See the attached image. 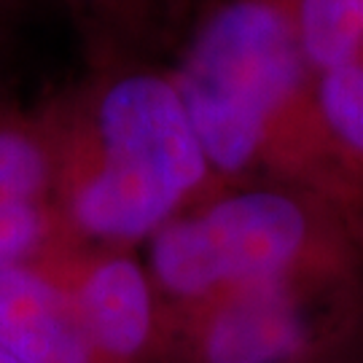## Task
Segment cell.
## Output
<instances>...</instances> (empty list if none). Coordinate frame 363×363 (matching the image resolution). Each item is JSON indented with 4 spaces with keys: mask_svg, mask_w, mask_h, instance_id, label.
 Here are the masks:
<instances>
[{
    "mask_svg": "<svg viewBox=\"0 0 363 363\" xmlns=\"http://www.w3.org/2000/svg\"><path fill=\"white\" fill-rule=\"evenodd\" d=\"M291 0H226L199 25L172 81L210 167L253 164L307 81Z\"/></svg>",
    "mask_w": 363,
    "mask_h": 363,
    "instance_id": "cell-1",
    "label": "cell"
},
{
    "mask_svg": "<svg viewBox=\"0 0 363 363\" xmlns=\"http://www.w3.org/2000/svg\"><path fill=\"white\" fill-rule=\"evenodd\" d=\"M94 164L67 196L70 218L100 240L159 232L208 175V159L172 81L113 78L94 105Z\"/></svg>",
    "mask_w": 363,
    "mask_h": 363,
    "instance_id": "cell-2",
    "label": "cell"
},
{
    "mask_svg": "<svg viewBox=\"0 0 363 363\" xmlns=\"http://www.w3.org/2000/svg\"><path fill=\"white\" fill-rule=\"evenodd\" d=\"M310 237L296 199L259 189L216 202L202 216L167 220L151 242L156 280L178 296H202L223 283L280 277Z\"/></svg>",
    "mask_w": 363,
    "mask_h": 363,
    "instance_id": "cell-3",
    "label": "cell"
},
{
    "mask_svg": "<svg viewBox=\"0 0 363 363\" xmlns=\"http://www.w3.org/2000/svg\"><path fill=\"white\" fill-rule=\"evenodd\" d=\"M0 350L16 363H91L73 298L30 264L0 272Z\"/></svg>",
    "mask_w": 363,
    "mask_h": 363,
    "instance_id": "cell-4",
    "label": "cell"
},
{
    "mask_svg": "<svg viewBox=\"0 0 363 363\" xmlns=\"http://www.w3.org/2000/svg\"><path fill=\"white\" fill-rule=\"evenodd\" d=\"M304 345L296 301L280 277L247 283L213 318L205 334L208 363H283Z\"/></svg>",
    "mask_w": 363,
    "mask_h": 363,
    "instance_id": "cell-5",
    "label": "cell"
},
{
    "mask_svg": "<svg viewBox=\"0 0 363 363\" xmlns=\"http://www.w3.org/2000/svg\"><path fill=\"white\" fill-rule=\"evenodd\" d=\"M91 347L113 358L140 350L151 328V291L143 269L130 259L97 264L73 298Z\"/></svg>",
    "mask_w": 363,
    "mask_h": 363,
    "instance_id": "cell-6",
    "label": "cell"
},
{
    "mask_svg": "<svg viewBox=\"0 0 363 363\" xmlns=\"http://www.w3.org/2000/svg\"><path fill=\"white\" fill-rule=\"evenodd\" d=\"M294 22L310 70L363 65V0H296Z\"/></svg>",
    "mask_w": 363,
    "mask_h": 363,
    "instance_id": "cell-7",
    "label": "cell"
},
{
    "mask_svg": "<svg viewBox=\"0 0 363 363\" xmlns=\"http://www.w3.org/2000/svg\"><path fill=\"white\" fill-rule=\"evenodd\" d=\"M54 154L30 124L0 118V205H46Z\"/></svg>",
    "mask_w": 363,
    "mask_h": 363,
    "instance_id": "cell-8",
    "label": "cell"
},
{
    "mask_svg": "<svg viewBox=\"0 0 363 363\" xmlns=\"http://www.w3.org/2000/svg\"><path fill=\"white\" fill-rule=\"evenodd\" d=\"M318 113L342 148L363 159V65L318 73Z\"/></svg>",
    "mask_w": 363,
    "mask_h": 363,
    "instance_id": "cell-9",
    "label": "cell"
},
{
    "mask_svg": "<svg viewBox=\"0 0 363 363\" xmlns=\"http://www.w3.org/2000/svg\"><path fill=\"white\" fill-rule=\"evenodd\" d=\"M49 232L46 205H0V272L27 264Z\"/></svg>",
    "mask_w": 363,
    "mask_h": 363,
    "instance_id": "cell-10",
    "label": "cell"
},
{
    "mask_svg": "<svg viewBox=\"0 0 363 363\" xmlns=\"http://www.w3.org/2000/svg\"><path fill=\"white\" fill-rule=\"evenodd\" d=\"M0 363H16V361H13L11 355H6V352L0 350Z\"/></svg>",
    "mask_w": 363,
    "mask_h": 363,
    "instance_id": "cell-11",
    "label": "cell"
}]
</instances>
